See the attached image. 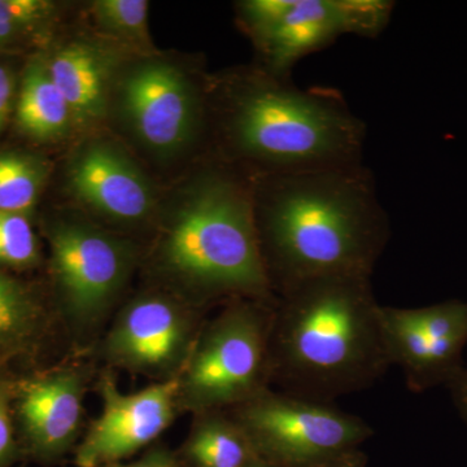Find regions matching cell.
Here are the masks:
<instances>
[{
	"label": "cell",
	"instance_id": "cell-5",
	"mask_svg": "<svg viewBox=\"0 0 467 467\" xmlns=\"http://www.w3.org/2000/svg\"><path fill=\"white\" fill-rule=\"evenodd\" d=\"M275 304V300L230 301L202 328L180 373V410H230L270 389Z\"/></svg>",
	"mask_w": 467,
	"mask_h": 467
},
{
	"label": "cell",
	"instance_id": "cell-19",
	"mask_svg": "<svg viewBox=\"0 0 467 467\" xmlns=\"http://www.w3.org/2000/svg\"><path fill=\"white\" fill-rule=\"evenodd\" d=\"M42 182L43 169L36 160L0 155V211L26 213L36 204Z\"/></svg>",
	"mask_w": 467,
	"mask_h": 467
},
{
	"label": "cell",
	"instance_id": "cell-25",
	"mask_svg": "<svg viewBox=\"0 0 467 467\" xmlns=\"http://www.w3.org/2000/svg\"><path fill=\"white\" fill-rule=\"evenodd\" d=\"M450 389L451 400L459 411L460 417L465 420L467 425V368L457 374L450 383L447 384Z\"/></svg>",
	"mask_w": 467,
	"mask_h": 467
},
{
	"label": "cell",
	"instance_id": "cell-21",
	"mask_svg": "<svg viewBox=\"0 0 467 467\" xmlns=\"http://www.w3.org/2000/svg\"><path fill=\"white\" fill-rule=\"evenodd\" d=\"M38 256L32 225L23 213L0 211V264L26 266Z\"/></svg>",
	"mask_w": 467,
	"mask_h": 467
},
{
	"label": "cell",
	"instance_id": "cell-14",
	"mask_svg": "<svg viewBox=\"0 0 467 467\" xmlns=\"http://www.w3.org/2000/svg\"><path fill=\"white\" fill-rule=\"evenodd\" d=\"M69 184L79 201L110 220L135 223L152 211L150 181L110 143L95 142L79 150L70 164Z\"/></svg>",
	"mask_w": 467,
	"mask_h": 467
},
{
	"label": "cell",
	"instance_id": "cell-4",
	"mask_svg": "<svg viewBox=\"0 0 467 467\" xmlns=\"http://www.w3.org/2000/svg\"><path fill=\"white\" fill-rule=\"evenodd\" d=\"M256 177L235 165L202 168L184 190L159 245L160 266L192 306L275 300L254 216Z\"/></svg>",
	"mask_w": 467,
	"mask_h": 467
},
{
	"label": "cell",
	"instance_id": "cell-17",
	"mask_svg": "<svg viewBox=\"0 0 467 467\" xmlns=\"http://www.w3.org/2000/svg\"><path fill=\"white\" fill-rule=\"evenodd\" d=\"M70 119H73L72 110L52 81L47 63L32 61L26 67L18 95V125L36 140H54L66 133Z\"/></svg>",
	"mask_w": 467,
	"mask_h": 467
},
{
	"label": "cell",
	"instance_id": "cell-9",
	"mask_svg": "<svg viewBox=\"0 0 467 467\" xmlns=\"http://www.w3.org/2000/svg\"><path fill=\"white\" fill-rule=\"evenodd\" d=\"M389 362L402 370L411 392L447 386L463 368L467 301L450 300L422 308L380 306Z\"/></svg>",
	"mask_w": 467,
	"mask_h": 467
},
{
	"label": "cell",
	"instance_id": "cell-8",
	"mask_svg": "<svg viewBox=\"0 0 467 467\" xmlns=\"http://www.w3.org/2000/svg\"><path fill=\"white\" fill-rule=\"evenodd\" d=\"M50 245L67 317L81 327L97 324L124 288L133 254L124 242L81 221L52 227Z\"/></svg>",
	"mask_w": 467,
	"mask_h": 467
},
{
	"label": "cell",
	"instance_id": "cell-7",
	"mask_svg": "<svg viewBox=\"0 0 467 467\" xmlns=\"http://www.w3.org/2000/svg\"><path fill=\"white\" fill-rule=\"evenodd\" d=\"M260 460L279 467H315L358 451L374 435L362 418L282 391H266L230 409Z\"/></svg>",
	"mask_w": 467,
	"mask_h": 467
},
{
	"label": "cell",
	"instance_id": "cell-15",
	"mask_svg": "<svg viewBox=\"0 0 467 467\" xmlns=\"http://www.w3.org/2000/svg\"><path fill=\"white\" fill-rule=\"evenodd\" d=\"M47 67L73 119L92 122L103 117L110 67L106 55L88 43H70L47 61Z\"/></svg>",
	"mask_w": 467,
	"mask_h": 467
},
{
	"label": "cell",
	"instance_id": "cell-18",
	"mask_svg": "<svg viewBox=\"0 0 467 467\" xmlns=\"http://www.w3.org/2000/svg\"><path fill=\"white\" fill-rule=\"evenodd\" d=\"M43 322L42 306L32 292L0 272V362L32 348Z\"/></svg>",
	"mask_w": 467,
	"mask_h": 467
},
{
	"label": "cell",
	"instance_id": "cell-22",
	"mask_svg": "<svg viewBox=\"0 0 467 467\" xmlns=\"http://www.w3.org/2000/svg\"><path fill=\"white\" fill-rule=\"evenodd\" d=\"M48 5L38 0H0V45L41 18Z\"/></svg>",
	"mask_w": 467,
	"mask_h": 467
},
{
	"label": "cell",
	"instance_id": "cell-12",
	"mask_svg": "<svg viewBox=\"0 0 467 467\" xmlns=\"http://www.w3.org/2000/svg\"><path fill=\"white\" fill-rule=\"evenodd\" d=\"M122 109L140 140L160 155L181 152L201 133V88L180 67L147 63L129 73Z\"/></svg>",
	"mask_w": 467,
	"mask_h": 467
},
{
	"label": "cell",
	"instance_id": "cell-13",
	"mask_svg": "<svg viewBox=\"0 0 467 467\" xmlns=\"http://www.w3.org/2000/svg\"><path fill=\"white\" fill-rule=\"evenodd\" d=\"M86 377L81 368H63L15 387V411L27 450L36 459L63 456L78 438Z\"/></svg>",
	"mask_w": 467,
	"mask_h": 467
},
{
	"label": "cell",
	"instance_id": "cell-6",
	"mask_svg": "<svg viewBox=\"0 0 467 467\" xmlns=\"http://www.w3.org/2000/svg\"><path fill=\"white\" fill-rule=\"evenodd\" d=\"M389 0H245L239 23L263 58L264 69L291 78L301 58L346 34L377 38L391 18Z\"/></svg>",
	"mask_w": 467,
	"mask_h": 467
},
{
	"label": "cell",
	"instance_id": "cell-10",
	"mask_svg": "<svg viewBox=\"0 0 467 467\" xmlns=\"http://www.w3.org/2000/svg\"><path fill=\"white\" fill-rule=\"evenodd\" d=\"M198 306L161 294L129 303L104 342L112 365L134 373L161 376L182 371L201 333Z\"/></svg>",
	"mask_w": 467,
	"mask_h": 467
},
{
	"label": "cell",
	"instance_id": "cell-16",
	"mask_svg": "<svg viewBox=\"0 0 467 467\" xmlns=\"http://www.w3.org/2000/svg\"><path fill=\"white\" fill-rule=\"evenodd\" d=\"M183 459L190 467H250L260 460L244 430L226 410L196 414Z\"/></svg>",
	"mask_w": 467,
	"mask_h": 467
},
{
	"label": "cell",
	"instance_id": "cell-1",
	"mask_svg": "<svg viewBox=\"0 0 467 467\" xmlns=\"http://www.w3.org/2000/svg\"><path fill=\"white\" fill-rule=\"evenodd\" d=\"M254 216L273 294L334 275H373L389 216L364 164L256 177Z\"/></svg>",
	"mask_w": 467,
	"mask_h": 467
},
{
	"label": "cell",
	"instance_id": "cell-20",
	"mask_svg": "<svg viewBox=\"0 0 467 467\" xmlns=\"http://www.w3.org/2000/svg\"><path fill=\"white\" fill-rule=\"evenodd\" d=\"M98 26L113 36L149 47V2L99 0L92 5Z\"/></svg>",
	"mask_w": 467,
	"mask_h": 467
},
{
	"label": "cell",
	"instance_id": "cell-2",
	"mask_svg": "<svg viewBox=\"0 0 467 467\" xmlns=\"http://www.w3.org/2000/svg\"><path fill=\"white\" fill-rule=\"evenodd\" d=\"M275 297L270 367L282 392L334 404L391 368L371 276L310 279Z\"/></svg>",
	"mask_w": 467,
	"mask_h": 467
},
{
	"label": "cell",
	"instance_id": "cell-24",
	"mask_svg": "<svg viewBox=\"0 0 467 467\" xmlns=\"http://www.w3.org/2000/svg\"><path fill=\"white\" fill-rule=\"evenodd\" d=\"M15 79L7 67L0 66V130L5 124L12 99H14Z\"/></svg>",
	"mask_w": 467,
	"mask_h": 467
},
{
	"label": "cell",
	"instance_id": "cell-11",
	"mask_svg": "<svg viewBox=\"0 0 467 467\" xmlns=\"http://www.w3.org/2000/svg\"><path fill=\"white\" fill-rule=\"evenodd\" d=\"M180 374L140 391L122 393L109 376L101 378V413L76 451L78 467H109L155 441L180 410Z\"/></svg>",
	"mask_w": 467,
	"mask_h": 467
},
{
	"label": "cell",
	"instance_id": "cell-27",
	"mask_svg": "<svg viewBox=\"0 0 467 467\" xmlns=\"http://www.w3.org/2000/svg\"><path fill=\"white\" fill-rule=\"evenodd\" d=\"M368 456L361 450L349 451L315 467H367Z\"/></svg>",
	"mask_w": 467,
	"mask_h": 467
},
{
	"label": "cell",
	"instance_id": "cell-23",
	"mask_svg": "<svg viewBox=\"0 0 467 467\" xmlns=\"http://www.w3.org/2000/svg\"><path fill=\"white\" fill-rule=\"evenodd\" d=\"M14 384L0 378V467H7L17 453L14 427Z\"/></svg>",
	"mask_w": 467,
	"mask_h": 467
},
{
	"label": "cell",
	"instance_id": "cell-3",
	"mask_svg": "<svg viewBox=\"0 0 467 467\" xmlns=\"http://www.w3.org/2000/svg\"><path fill=\"white\" fill-rule=\"evenodd\" d=\"M225 155L254 177L364 164L367 125L333 88H301L259 67L221 85Z\"/></svg>",
	"mask_w": 467,
	"mask_h": 467
},
{
	"label": "cell",
	"instance_id": "cell-26",
	"mask_svg": "<svg viewBox=\"0 0 467 467\" xmlns=\"http://www.w3.org/2000/svg\"><path fill=\"white\" fill-rule=\"evenodd\" d=\"M109 467H178L177 460L171 451L165 450H155L150 451L143 459L137 461L129 465H122V463H116Z\"/></svg>",
	"mask_w": 467,
	"mask_h": 467
},
{
	"label": "cell",
	"instance_id": "cell-28",
	"mask_svg": "<svg viewBox=\"0 0 467 467\" xmlns=\"http://www.w3.org/2000/svg\"><path fill=\"white\" fill-rule=\"evenodd\" d=\"M250 467H279L273 465V463L266 462L264 460H257L256 462L252 463Z\"/></svg>",
	"mask_w": 467,
	"mask_h": 467
}]
</instances>
